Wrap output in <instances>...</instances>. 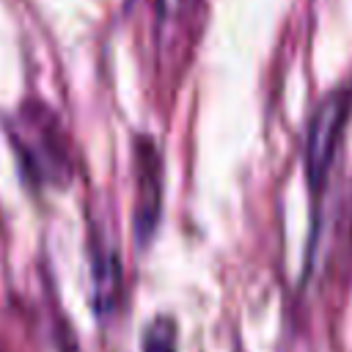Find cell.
Here are the masks:
<instances>
[{
  "label": "cell",
  "mask_w": 352,
  "mask_h": 352,
  "mask_svg": "<svg viewBox=\"0 0 352 352\" xmlns=\"http://www.w3.org/2000/svg\"><path fill=\"white\" fill-rule=\"evenodd\" d=\"M349 94L346 91H336L330 94L314 113L311 124H308V138H305V176L314 192H322L327 184V176L333 170V160H336V148L349 116Z\"/></svg>",
  "instance_id": "cell-1"
},
{
  "label": "cell",
  "mask_w": 352,
  "mask_h": 352,
  "mask_svg": "<svg viewBox=\"0 0 352 352\" xmlns=\"http://www.w3.org/2000/svg\"><path fill=\"white\" fill-rule=\"evenodd\" d=\"M138 209H135V226L140 242L154 234L157 217H160V157L151 146V140H138Z\"/></svg>",
  "instance_id": "cell-2"
},
{
  "label": "cell",
  "mask_w": 352,
  "mask_h": 352,
  "mask_svg": "<svg viewBox=\"0 0 352 352\" xmlns=\"http://www.w3.org/2000/svg\"><path fill=\"white\" fill-rule=\"evenodd\" d=\"M143 352H176V324L168 316H157L143 330Z\"/></svg>",
  "instance_id": "cell-3"
}]
</instances>
